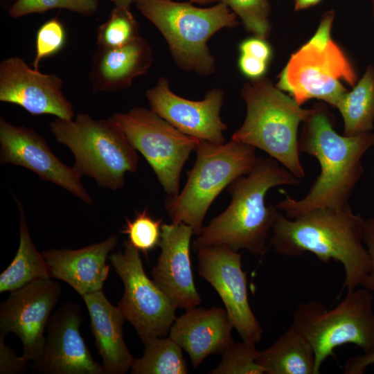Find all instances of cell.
I'll list each match as a JSON object with an SVG mask.
<instances>
[{
    "label": "cell",
    "mask_w": 374,
    "mask_h": 374,
    "mask_svg": "<svg viewBox=\"0 0 374 374\" xmlns=\"http://www.w3.org/2000/svg\"><path fill=\"white\" fill-rule=\"evenodd\" d=\"M332 114L325 105L317 104L303 122L299 138V150L315 157L320 173L308 193L301 199L285 194L276 204L290 219L319 208L343 209L361 179L364 168L361 160L374 145V134L348 136L334 129Z\"/></svg>",
    "instance_id": "1"
},
{
    "label": "cell",
    "mask_w": 374,
    "mask_h": 374,
    "mask_svg": "<svg viewBox=\"0 0 374 374\" xmlns=\"http://www.w3.org/2000/svg\"><path fill=\"white\" fill-rule=\"evenodd\" d=\"M301 179L272 157H258L251 171L227 186L231 200L227 208L203 226L193 249L226 246L254 256L268 251L272 228L280 215L276 205L265 202L268 191L278 186H299Z\"/></svg>",
    "instance_id": "2"
},
{
    "label": "cell",
    "mask_w": 374,
    "mask_h": 374,
    "mask_svg": "<svg viewBox=\"0 0 374 374\" xmlns=\"http://www.w3.org/2000/svg\"><path fill=\"white\" fill-rule=\"evenodd\" d=\"M364 222L350 206L315 209L294 219L280 213L269 244L282 256H301L310 252L321 262H340L345 271L342 289L350 292L371 271L370 256L364 246Z\"/></svg>",
    "instance_id": "3"
},
{
    "label": "cell",
    "mask_w": 374,
    "mask_h": 374,
    "mask_svg": "<svg viewBox=\"0 0 374 374\" xmlns=\"http://www.w3.org/2000/svg\"><path fill=\"white\" fill-rule=\"evenodd\" d=\"M241 96L246 116L231 139L262 150L298 178L305 177L298 130L312 109H303L264 77L246 82Z\"/></svg>",
    "instance_id": "4"
},
{
    "label": "cell",
    "mask_w": 374,
    "mask_h": 374,
    "mask_svg": "<svg viewBox=\"0 0 374 374\" xmlns=\"http://www.w3.org/2000/svg\"><path fill=\"white\" fill-rule=\"evenodd\" d=\"M136 8L161 33L177 65L201 75L215 73V61L207 43L221 29L238 25L224 3L199 8L175 0H136Z\"/></svg>",
    "instance_id": "5"
},
{
    "label": "cell",
    "mask_w": 374,
    "mask_h": 374,
    "mask_svg": "<svg viewBox=\"0 0 374 374\" xmlns=\"http://www.w3.org/2000/svg\"><path fill=\"white\" fill-rule=\"evenodd\" d=\"M49 127L56 141L73 154L75 169L101 188L117 190L125 185L127 173L137 170V151L109 118L79 113L72 119L57 118Z\"/></svg>",
    "instance_id": "6"
},
{
    "label": "cell",
    "mask_w": 374,
    "mask_h": 374,
    "mask_svg": "<svg viewBox=\"0 0 374 374\" xmlns=\"http://www.w3.org/2000/svg\"><path fill=\"white\" fill-rule=\"evenodd\" d=\"M196 159L179 194L166 199L172 222L185 223L197 235L213 202L235 179L248 174L257 156L256 148L231 139L222 144L200 140Z\"/></svg>",
    "instance_id": "7"
},
{
    "label": "cell",
    "mask_w": 374,
    "mask_h": 374,
    "mask_svg": "<svg viewBox=\"0 0 374 374\" xmlns=\"http://www.w3.org/2000/svg\"><path fill=\"white\" fill-rule=\"evenodd\" d=\"M333 10L321 17L314 35L293 53L278 75L276 87L287 91L299 105L308 100H321L336 107L351 87L357 82V73L341 48L331 37Z\"/></svg>",
    "instance_id": "8"
},
{
    "label": "cell",
    "mask_w": 374,
    "mask_h": 374,
    "mask_svg": "<svg viewBox=\"0 0 374 374\" xmlns=\"http://www.w3.org/2000/svg\"><path fill=\"white\" fill-rule=\"evenodd\" d=\"M373 294L366 288L347 292L334 308L328 310L321 301L300 304L293 312L290 327L300 332L312 346L317 373L323 362L335 357V350L355 344L364 354L374 351Z\"/></svg>",
    "instance_id": "9"
},
{
    "label": "cell",
    "mask_w": 374,
    "mask_h": 374,
    "mask_svg": "<svg viewBox=\"0 0 374 374\" xmlns=\"http://www.w3.org/2000/svg\"><path fill=\"white\" fill-rule=\"evenodd\" d=\"M109 119L145 159L168 196L177 195L183 168L200 140L142 107L114 114Z\"/></svg>",
    "instance_id": "10"
},
{
    "label": "cell",
    "mask_w": 374,
    "mask_h": 374,
    "mask_svg": "<svg viewBox=\"0 0 374 374\" xmlns=\"http://www.w3.org/2000/svg\"><path fill=\"white\" fill-rule=\"evenodd\" d=\"M139 252L125 240L123 251L112 253L109 258L124 286L116 306L145 344L169 333L177 308L148 277Z\"/></svg>",
    "instance_id": "11"
},
{
    "label": "cell",
    "mask_w": 374,
    "mask_h": 374,
    "mask_svg": "<svg viewBox=\"0 0 374 374\" xmlns=\"http://www.w3.org/2000/svg\"><path fill=\"white\" fill-rule=\"evenodd\" d=\"M53 278H39L10 292L0 305V333H14L23 344L22 357L37 360L42 351L44 332L61 295Z\"/></svg>",
    "instance_id": "12"
},
{
    "label": "cell",
    "mask_w": 374,
    "mask_h": 374,
    "mask_svg": "<svg viewBox=\"0 0 374 374\" xmlns=\"http://www.w3.org/2000/svg\"><path fill=\"white\" fill-rule=\"evenodd\" d=\"M197 251L199 274L220 296L242 341L256 344L262 329L249 305L242 253L226 246L203 247Z\"/></svg>",
    "instance_id": "13"
},
{
    "label": "cell",
    "mask_w": 374,
    "mask_h": 374,
    "mask_svg": "<svg viewBox=\"0 0 374 374\" xmlns=\"http://www.w3.org/2000/svg\"><path fill=\"white\" fill-rule=\"evenodd\" d=\"M0 161L24 167L84 203H93L80 173L61 161L42 136L33 128L17 126L3 116L0 117Z\"/></svg>",
    "instance_id": "14"
},
{
    "label": "cell",
    "mask_w": 374,
    "mask_h": 374,
    "mask_svg": "<svg viewBox=\"0 0 374 374\" xmlns=\"http://www.w3.org/2000/svg\"><path fill=\"white\" fill-rule=\"evenodd\" d=\"M83 321L80 305L64 303L51 316L39 358L32 362L33 373L42 374H104L80 331Z\"/></svg>",
    "instance_id": "15"
},
{
    "label": "cell",
    "mask_w": 374,
    "mask_h": 374,
    "mask_svg": "<svg viewBox=\"0 0 374 374\" xmlns=\"http://www.w3.org/2000/svg\"><path fill=\"white\" fill-rule=\"evenodd\" d=\"M150 109L180 132L215 144L225 143L227 125L220 116L224 91L213 89L201 100H191L172 92L168 80L160 77L145 92Z\"/></svg>",
    "instance_id": "16"
},
{
    "label": "cell",
    "mask_w": 374,
    "mask_h": 374,
    "mask_svg": "<svg viewBox=\"0 0 374 374\" xmlns=\"http://www.w3.org/2000/svg\"><path fill=\"white\" fill-rule=\"evenodd\" d=\"M62 85L57 75L33 69L19 57L0 63V100L19 105L31 115L72 119L73 107L64 95Z\"/></svg>",
    "instance_id": "17"
},
{
    "label": "cell",
    "mask_w": 374,
    "mask_h": 374,
    "mask_svg": "<svg viewBox=\"0 0 374 374\" xmlns=\"http://www.w3.org/2000/svg\"><path fill=\"white\" fill-rule=\"evenodd\" d=\"M193 234L192 228L183 222L162 224L161 253L150 273L152 280L175 305L186 310L202 303L190 258Z\"/></svg>",
    "instance_id": "18"
},
{
    "label": "cell",
    "mask_w": 374,
    "mask_h": 374,
    "mask_svg": "<svg viewBox=\"0 0 374 374\" xmlns=\"http://www.w3.org/2000/svg\"><path fill=\"white\" fill-rule=\"evenodd\" d=\"M118 242L112 235L100 242L78 249L42 252L51 278L70 285L81 296L103 290L109 272L107 260Z\"/></svg>",
    "instance_id": "19"
},
{
    "label": "cell",
    "mask_w": 374,
    "mask_h": 374,
    "mask_svg": "<svg viewBox=\"0 0 374 374\" xmlns=\"http://www.w3.org/2000/svg\"><path fill=\"white\" fill-rule=\"evenodd\" d=\"M233 323L226 309L193 308L176 318L169 337L189 355L194 368L213 354H222L233 343Z\"/></svg>",
    "instance_id": "20"
},
{
    "label": "cell",
    "mask_w": 374,
    "mask_h": 374,
    "mask_svg": "<svg viewBox=\"0 0 374 374\" xmlns=\"http://www.w3.org/2000/svg\"><path fill=\"white\" fill-rule=\"evenodd\" d=\"M90 318L95 346L102 359L104 374H125L130 371L134 358L123 337L126 319L113 305L103 290L82 296Z\"/></svg>",
    "instance_id": "21"
},
{
    "label": "cell",
    "mask_w": 374,
    "mask_h": 374,
    "mask_svg": "<svg viewBox=\"0 0 374 374\" xmlns=\"http://www.w3.org/2000/svg\"><path fill=\"white\" fill-rule=\"evenodd\" d=\"M153 62L152 48L143 37L115 48H98L89 73L93 91L114 92L130 87Z\"/></svg>",
    "instance_id": "22"
},
{
    "label": "cell",
    "mask_w": 374,
    "mask_h": 374,
    "mask_svg": "<svg viewBox=\"0 0 374 374\" xmlns=\"http://www.w3.org/2000/svg\"><path fill=\"white\" fill-rule=\"evenodd\" d=\"M256 361L265 374H317L312 346L290 326L269 348L260 352Z\"/></svg>",
    "instance_id": "23"
},
{
    "label": "cell",
    "mask_w": 374,
    "mask_h": 374,
    "mask_svg": "<svg viewBox=\"0 0 374 374\" xmlns=\"http://www.w3.org/2000/svg\"><path fill=\"white\" fill-rule=\"evenodd\" d=\"M16 201L20 215L19 244L12 262L0 275L1 293L11 292L35 279L51 278L44 257L31 239L23 206Z\"/></svg>",
    "instance_id": "24"
},
{
    "label": "cell",
    "mask_w": 374,
    "mask_h": 374,
    "mask_svg": "<svg viewBox=\"0 0 374 374\" xmlns=\"http://www.w3.org/2000/svg\"><path fill=\"white\" fill-rule=\"evenodd\" d=\"M344 121V135L370 132L374 122V67L368 66L362 78L337 103Z\"/></svg>",
    "instance_id": "25"
},
{
    "label": "cell",
    "mask_w": 374,
    "mask_h": 374,
    "mask_svg": "<svg viewBox=\"0 0 374 374\" xmlns=\"http://www.w3.org/2000/svg\"><path fill=\"white\" fill-rule=\"evenodd\" d=\"M143 355L134 360L133 374H186L187 362L182 348L169 337H157L144 344Z\"/></svg>",
    "instance_id": "26"
},
{
    "label": "cell",
    "mask_w": 374,
    "mask_h": 374,
    "mask_svg": "<svg viewBox=\"0 0 374 374\" xmlns=\"http://www.w3.org/2000/svg\"><path fill=\"white\" fill-rule=\"evenodd\" d=\"M140 36L139 23L130 8L115 6L107 20L98 28L96 44L98 48H120Z\"/></svg>",
    "instance_id": "27"
},
{
    "label": "cell",
    "mask_w": 374,
    "mask_h": 374,
    "mask_svg": "<svg viewBox=\"0 0 374 374\" xmlns=\"http://www.w3.org/2000/svg\"><path fill=\"white\" fill-rule=\"evenodd\" d=\"M260 350L256 344L242 341L232 343L222 354V359L211 374H265L257 363Z\"/></svg>",
    "instance_id": "28"
},
{
    "label": "cell",
    "mask_w": 374,
    "mask_h": 374,
    "mask_svg": "<svg viewBox=\"0 0 374 374\" xmlns=\"http://www.w3.org/2000/svg\"><path fill=\"white\" fill-rule=\"evenodd\" d=\"M224 3L239 17L249 33L256 37L267 38L271 30L268 0H218Z\"/></svg>",
    "instance_id": "29"
},
{
    "label": "cell",
    "mask_w": 374,
    "mask_h": 374,
    "mask_svg": "<svg viewBox=\"0 0 374 374\" xmlns=\"http://www.w3.org/2000/svg\"><path fill=\"white\" fill-rule=\"evenodd\" d=\"M161 222V219H154L145 208L136 213L133 220L127 218L121 233L128 236L127 240L134 248L147 254L159 245Z\"/></svg>",
    "instance_id": "30"
},
{
    "label": "cell",
    "mask_w": 374,
    "mask_h": 374,
    "mask_svg": "<svg viewBox=\"0 0 374 374\" xmlns=\"http://www.w3.org/2000/svg\"><path fill=\"white\" fill-rule=\"evenodd\" d=\"M98 0H17L8 10L13 18L53 9H66L80 15H93L98 9Z\"/></svg>",
    "instance_id": "31"
},
{
    "label": "cell",
    "mask_w": 374,
    "mask_h": 374,
    "mask_svg": "<svg viewBox=\"0 0 374 374\" xmlns=\"http://www.w3.org/2000/svg\"><path fill=\"white\" fill-rule=\"evenodd\" d=\"M66 42L64 25L57 17L44 22L36 35V54L33 62L35 69L38 70L40 62L58 53Z\"/></svg>",
    "instance_id": "32"
},
{
    "label": "cell",
    "mask_w": 374,
    "mask_h": 374,
    "mask_svg": "<svg viewBox=\"0 0 374 374\" xmlns=\"http://www.w3.org/2000/svg\"><path fill=\"white\" fill-rule=\"evenodd\" d=\"M6 335L0 333V374H20L25 372L29 362L17 356L5 343Z\"/></svg>",
    "instance_id": "33"
},
{
    "label": "cell",
    "mask_w": 374,
    "mask_h": 374,
    "mask_svg": "<svg viewBox=\"0 0 374 374\" xmlns=\"http://www.w3.org/2000/svg\"><path fill=\"white\" fill-rule=\"evenodd\" d=\"M363 240L370 256L371 271L363 279L361 286L369 290L374 296V217L365 220Z\"/></svg>",
    "instance_id": "34"
},
{
    "label": "cell",
    "mask_w": 374,
    "mask_h": 374,
    "mask_svg": "<svg viewBox=\"0 0 374 374\" xmlns=\"http://www.w3.org/2000/svg\"><path fill=\"white\" fill-rule=\"evenodd\" d=\"M240 53L249 55L253 57L269 62L271 56V48L265 40L257 37L242 41L240 46Z\"/></svg>",
    "instance_id": "35"
},
{
    "label": "cell",
    "mask_w": 374,
    "mask_h": 374,
    "mask_svg": "<svg viewBox=\"0 0 374 374\" xmlns=\"http://www.w3.org/2000/svg\"><path fill=\"white\" fill-rule=\"evenodd\" d=\"M267 62L246 54L241 53L238 60L240 71L251 79L262 77L267 71Z\"/></svg>",
    "instance_id": "36"
},
{
    "label": "cell",
    "mask_w": 374,
    "mask_h": 374,
    "mask_svg": "<svg viewBox=\"0 0 374 374\" xmlns=\"http://www.w3.org/2000/svg\"><path fill=\"white\" fill-rule=\"evenodd\" d=\"M373 364H374V351L349 357L344 366L343 371L345 374H362Z\"/></svg>",
    "instance_id": "37"
},
{
    "label": "cell",
    "mask_w": 374,
    "mask_h": 374,
    "mask_svg": "<svg viewBox=\"0 0 374 374\" xmlns=\"http://www.w3.org/2000/svg\"><path fill=\"white\" fill-rule=\"evenodd\" d=\"M322 0H295L294 10H301L315 6Z\"/></svg>",
    "instance_id": "38"
},
{
    "label": "cell",
    "mask_w": 374,
    "mask_h": 374,
    "mask_svg": "<svg viewBox=\"0 0 374 374\" xmlns=\"http://www.w3.org/2000/svg\"><path fill=\"white\" fill-rule=\"evenodd\" d=\"M136 0H111L116 7L130 8Z\"/></svg>",
    "instance_id": "39"
},
{
    "label": "cell",
    "mask_w": 374,
    "mask_h": 374,
    "mask_svg": "<svg viewBox=\"0 0 374 374\" xmlns=\"http://www.w3.org/2000/svg\"><path fill=\"white\" fill-rule=\"evenodd\" d=\"M190 3H195L199 5H208L213 3L218 2V0H188Z\"/></svg>",
    "instance_id": "40"
},
{
    "label": "cell",
    "mask_w": 374,
    "mask_h": 374,
    "mask_svg": "<svg viewBox=\"0 0 374 374\" xmlns=\"http://www.w3.org/2000/svg\"><path fill=\"white\" fill-rule=\"evenodd\" d=\"M373 3V15H374V0H372Z\"/></svg>",
    "instance_id": "41"
}]
</instances>
